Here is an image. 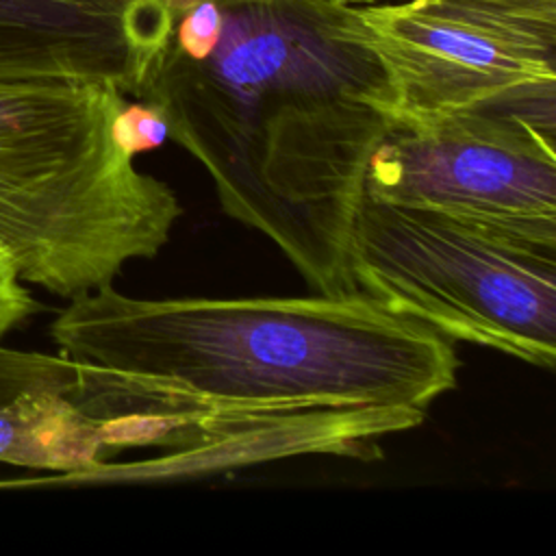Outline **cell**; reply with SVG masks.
<instances>
[{"instance_id": "9", "label": "cell", "mask_w": 556, "mask_h": 556, "mask_svg": "<svg viewBox=\"0 0 556 556\" xmlns=\"http://www.w3.org/2000/svg\"><path fill=\"white\" fill-rule=\"evenodd\" d=\"M85 363L0 348V463L83 471L104 460L96 421L80 408Z\"/></svg>"}, {"instance_id": "10", "label": "cell", "mask_w": 556, "mask_h": 556, "mask_svg": "<svg viewBox=\"0 0 556 556\" xmlns=\"http://www.w3.org/2000/svg\"><path fill=\"white\" fill-rule=\"evenodd\" d=\"M111 137L126 156H137L159 148L167 137L169 128L163 113L143 102L124 100L111 122Z\"/></svg>"}, {"instance_id": "11", "label": "cell", "mask_w": 556, "mask_h": 556, "mask_svg": "<svg viewBox=\"0 0 556 556\" xmlns=\"http://www.w3.org/2000/svg\"><path fill=\"white\" fill-rule=\"evenodd\" d=\"M39 311L37 300L24 287L15 267L0 254V339Z\"/></svg>"}, {"instance_id": "4", "label": "cell", "mask_w": 556, "mask_h": 556, "mask_svg": "<svg viewBox=\"0 0 556 556\" xmlns=\"http://www.w3.org/2000/svg\"><path fill=\"white\" fill-rule=\"evenodd\" d=\"M345 265L356 291L450 341L554 367L556 245L363 193Z\"/></svg>"}, {"instance_id": "6", "label": "cell", "mask_w": 556, "mask_h": 556, "mask_svg": "<svg viewBox=\"0 0 556 556\" xmlns=\"http://www.w3.org/2000/svg\"><path fill=\"white\" fill-rule=\"evenodd\" d=\"M365 193L556 245L554 137L513 113L397 119L369 159Z\"/></svg>"}, {"instance_id": "8", "label": "cell", "mask_w": 556, "mask_h": 556, "mask_svg": "<svg viewBox=\"0 0 556 556\" xmlns=\"http://www.w3.org/2000/svg\"><path fill=\"white\" fill-rule=\"evenodd\" d=\"M172 0H0V78H76L132 96Z\"/></svg>"}, {"instance_id": "3", "label": "cell", "mask_w": 556, "mask_h": 556, "mask_svg": "<svg viewBox=\"0 0 556 556\" xmlns=\"http://www.w3.org/2000/svg\"><path fill=\"white\" fill-rule=\"evenodd\" d=\"M124 100L111 83L0 78V254L24 282L72 300L167 243L182 208L115 146Z\"/></svg>"}, {"instance_id": "1", "label": "cell", "mask_w": 556, "mask_h": 556, "mask_svg": "<svg viewBox=\"0 0 556 556\" xmlns=\"http://www.w3.org/2000/svg\"><path fill=\"white\" fill-rule=\"evenodd\" d=\"M374 0H174L132 98L156 106L213 178L319 293L356 291L345 248L376 146L397 122L363 22Z\"/></svg>"}, {"instance_id": "7", "label": "cell", "mask_w": 556, "mask_h": 556, "mask_svg": "<svg viewBox=\"0 0 556 556\" xmlns=\"http://www.w3.org/2000/svg\"><path fill=\"white\" fill-rule=\"evenodd\" d=\"M426 410L413 406L341 404L222 410L202 424L200 441L165 456L132 463H98L83 471L56 473L13 484H111V482H172L222 473L256 463L302 454H334L369 458L378 439L419 426Z\"/></svg>"}, {"instance_id": "2", "label": "cell", "mask_w": 556, "mask_h": 556, "mask_svg": "<svg viewBox=\"0 0 556 556\" xmlns=\"http://www.w3.org/2000/svg\"><path fill=\"white\" fill-rule=\"evenodd\" d=\"M50 337L135 387L222 410H426L458 380L447 337L361 291L148 300L106 285L72 298Z\"/></svg>"}, {"instance_id": "5", "label": "cell", "mask_w": 556, "mask_h": 556, "mask_svg": "<svg viewBox=\"0 0 556 556\" xmlns=\"http://www.w3.org/2000/svg\"><path fill=\"white\" fill-rule=\"evenodd\" d=\"M397 119L504 111L556 137V0H404L363 9Z\"/></svg>"}]
</instances>
